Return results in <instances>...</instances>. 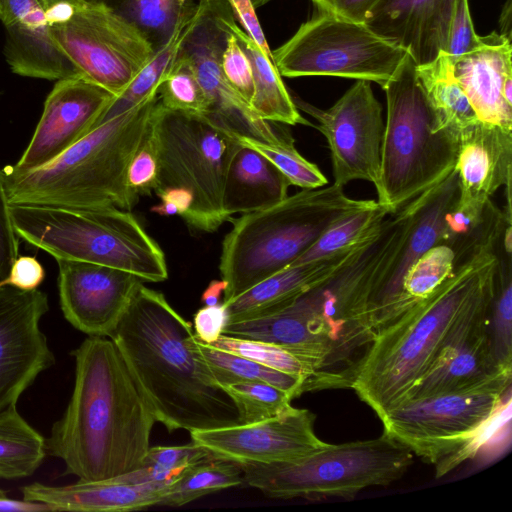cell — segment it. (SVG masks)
<instances>
[{
	"mask_svg": "<svg viewBox=\"0 0 512 512\" xmlns=\"http://www.w3.org/2000/svg\"><path fill=\"white\" fill-rule=\"evenodd\" d=\"M233 12L236 22L260 47L265 55L273 60L272 51L264 36L255 8L250 0H226ZM274 61V60H273Z\"/></svg>",
	"mask_w": 512,
	"mask_h": 512,
	"instance_id": "obj_49",
	"label": "cell"
},
{
	"mask_svg": "<svg viewBox=\"0 0 512 512\" xmlns=\"http://www.w3.org/2000/svg\"><path fill=\"white\" fill-rule=\"evenodd\" d=\"M497 266L487 312V330L494 358L505 371L512 370V254L497 241Z\"/></svg>",
	"mask_w": 512,
	"mask_h": 512,
	"instance_id": "obj_32",
	"label": "cell"
},
{
	"mask_svg": "<svg viewBox=\"0 0 512 512\" xmlns=\"http://www.w3.org/2000/svg\"><path fill=\"white\" fill-rule=\"evenodd\" d=\"M171 485V484H170ZM169 484H128L115 478L50 486L34 482L20 488L26 500L51 507L52 512H122L160 505Z\"/></svg>",
	"mask_w": 512,
	"mask_h": 512,
	"instance_id": "obj_25",
	"label": "cell"
},
{
	"mask_svg": "<svg viewBox=\"0 0 512 512\" xmlns=\"http://www.w3.org/2000/svg\"><path fill=\"white\" fill-rule=\"evenodd\" d=\"M44 512L50 511L52 509L50 506L26 499H13L11 498L5 490L0 489V512Z\"/></svg>",
	"mask_w": 512,
	"mask_h": 512,
	"instance_id": "obj_52",
	"label": "cell"
},
{
	"mask_svg": "<svg viewBox=\"0 0 512 512\" xmlns=\"http://www.w3.org/2000/svg\"><path fill=\"white\" fill-rule=\"evenodd\" d=\"M46 454V439L21 416L16 405L0 411V480L33 475Z\"/></svg>",
	"mask_w": 512,
	"mask_h": 512,
	"instance_id": "obj_30",
	"label": "cell"
},
{
	"mask_svg": "<svg viewBox=\"0 0 512 512\" xmlns=\"http://www.w3.org/2000/svg\"><path fill=\"white\" fill-rule=\"evenodd\" d=\"M196 346L214 380L222 388L237 382L258 381L286 391L293 399L303 394L304 379L299 376L281 372L254 360L218 349L197 337Z\"/></svg>",
	"mask_w": 512,
	"mask_h": 512,
	"instance_id": "obj_31",
	"label": "cell"
},
{
	"mask_svg": "<svg viewBox=\"0 0 512 512\" xmlns=\"http://www.w3.org/2000/svg\"><path fill=\"white\" fill-rule=\"evenodd\" d=\"M226 283L221 280H213L209 283L201 296V301L205 306L217 305L221 296L224 294Z\"/></svg>",
	"mask_w": 512,
	"mask_h": 512,
	"instance_id": "obj_53",
	"label": "cell"
},
{
	"mask_svg": "<svg viewBox=\"0 0 512 512\" xmlns=\"http://www.w3.org/2000/svg\"><path fill=\"white\" fill-rule=\"evenodd\" d=\"M416 72L434 113L436 131L459 144L464 132L480 119L453 75L452 60L442 51L432 62L416 65Z\"/></svg>",
	"mask_w": 512,
	"mask_h": 512,
	"instance_id": "obj_28",
	"label": "cell"
},
{
	"mask_svg": "<svg viewBox=\"0 0 512 512\" xmlns=\"http://www.w3.org/2000/svg\"><path fill=\"white\" fill-rule=\"evenodd\" d=\"M492 290L493 287L487 289L478 298L432 366L409 391L404 403L487 387L510 388L511 372L497 364L487 330Z\"/></svg>",
	"mask_w": 512,
	"mask_h": 512,
	"instance_id": "obj_17",
	"label": "cell"
},
{
	"mask_svg": "<svg viewBox=\"0 0 512 512\" xmlns=\"http://www.w3.org/2000/svg\"><path fill=\"white\" fill-rule=\"evenodd\" d=\"M234 20L226 0H199L179 52L191 62L206 95L208 111L204 115L236 135L279 143L284 135L259 118L223 77L221 56Z\"/></svg>",
	"mask_w": 512,
	"mask_h": 512,
	"instance_id": "obj_14",
	"label": "cell"
},
{
	"mask_svg": "<svg viewBox=\"0 0 512 512\" xmlns=\"http://www.w3.org/2000/svg\"><path fill=\"white\" fill-rule=\"evenodd\" d=\"M109 338L156 421L169 432L242 424L237 405L199 354L192 324L161 292L141 283Z\"/></svg>",
	"mask_w": 512,
	"mask_h": 512,
	"instance_id": "obj_2",
	"label": "cell"
},
{
	"mask_svg": "<svg viewBox=\"0 0 512 512\" xmlns=\"http://www.w3.org/2000/svg\"><path fill=\"white\" fill-rule=\"evenodd\" d=\"M297 108L312 115L315 126L329 146L334 185L344 187L353 180L379 184L381 146L385 123L382 106L371 82L355 83L327 110H320L292 97Z\"/></svg>",
	"mask_w": 512,
	"mask_h": 512,
	"instance_id": "obj_15",
	"label": "cell"
},
{
	"mask_svg": "<svg viewBox=\"0 0 512 512\" xmlns=\"http://www.w3.org/2000/svg\"><path fill=\"white\" fill-rule=\"evenodd\" d=\"M159 168L158 145L152 115L146 133L127 169V185L132 195L138 199L139 196L154 192L158 186Z\"/></svg>",
	"mask_w": 512,
	"mask_h": 512,
	"instance_id": "obj_42",
	"label": "cell"
},
{
	"mask_svg": "<svg viewBox=\"0 0 512 512\" xmlns=\"http://www.w3.org/2000/svg\"><path fill=\"white\" fill-rule=\"evenodd\" d=\"M155 193L162 202H168L174 205L178 210V215L183 219L187 216L192 207V194L185 188L167 187Z\"/></svg>",
	"mask_w": 512,
	"mask_h": 512,
	"instance_id": "obj_51",
	"label": "cell"
},
{
	"mask_svg": "<svg viewBox=\"0 0 512 512\" xmlns=\"http://www.w3.org/2000/svg\"><path fill=\"white\" fill-rule=\"evenodd\" d=\"M456 0H378L364 24L407 50L416 65L445 52Z\"/></svg>",
	"mask_w": 512,
	"mask_h": 512,
	"instance_id": "obj_21",
	"label": "cell"
},
{
	"mask_svg": "<svg viewBox=\"0 0 512 512\" xmlns=\"http://www.w3.org/2000/svg\"><path fill=\"white\" fill-rule=\"evenodd\" d=\"M289 181L262 154L240 143L226 174L223 208L230 219L272 206L287 197Z\"/></svg>",
	"mask_w": 512,
	"mask_h": 512,
	"instance_id": "obj_26",
	"label": "cell"
},
{
	"mask_svg": "<svg viewBox=\"0 0 512 512\" xmlns=\"http://www.w3.org/2000/svg\"><path fill=\"white\" fill-rule=\"evenodd\" d=\"M45 13L57 45L77 71L116 97L155 53L136 25L102 1L59 4Z\"/></svg>",
	"mask_w": 512,
	"mask_h": 512,
	"instance_id": "obj_11",
	"label": "cell"
},
{
	"mask_svg": "<svg viewBox=\"0 0 512 512\" xmlns=\"http://www.w3.org/2000/svg\"><path fill=\"white\" fill-rule=\"evenodd\" d=\"M228 321V311L223 302L213 306L204 305L194 314V334L202 342L212 344L223 334Z\"/></svg>",
	"mask_w": 512,
	"mask_h": 512,
	"instance_id": "obj_47",
	"label": "cell"
},
{
	"mask_svg": "<svg viewBox=\"0 0 512 512\" xmlns=\"http://www.w3.org/2000/svg\"><path fill=\"white\" fill-rule=\"evenodd\" d=\"M212 457L215 456L210 451L192 441L179 446L150 447L141 465L163 469L179 478L193 465Z\"/></svg>",
	"mask_w": 512,
	"mask_h": 512,
	"instance_id": "obj_43",
	"label": "cell"
},
{
	"mask_svg": "<svg viewBox=\"0 0 512 512\" xmlns=\"http://www.w3.org/2000/svg\"><path fill=\"white\" fill-rule=\"evenodd\" d=\"M316 416L292 407L263 421L190 432L194 443L215 457L237 463L270 464L293 461L325 448L315 434Z\"/></svg>",
	"mask_w": 512,
	"mask_h": 512,
	"instance_id": "obj_18",
	"label": "cell"
},
{
	"mask_svg": "<svg viewBox=\"0 0 512 512\" xmlns=\"http://www.w3.org/2000/svg\"><path fill=\"white\" fill-rule=\"evenodd\" d=\"M351 248L320 261L288 266L223 303L228 323L262 316L289 303L334 271Z\"/></svg>",
	"mask_w": 512,
	"mask_h": 512,
	"instance_id": "obj_27",
	"label": "cell"
},
{
	"mask_svg": "<svg viewBox=\"0 0 512 512\" xmlns=\"http://www.w3.org/2000/svg\"><path fill=\"white\" fill-rule=\"evenodd\" d=\"M158 91L101 123L51 162L25 172L2 169L9 204L131 210L137 198L127 185L128 165L158 102Z\"/></svg>",
	"mask_w": 512,
	"mask_h": 512,
	"instance_id": "obj_5",
	"label": "cell"
},
{
	"mask_svg": "<svg viewBox=\"0 0 512 512\" xmlns=\"http://www.w3.org/2000/svg\"><path fill=\"white\" fill-rule=\"evenodd\" d=\"M9 210L18 237L55 260L109 266L145 282L168 278L164 252L129 210L35 204H9Z\"/></svg>",
	"mask_w": 512,
	"mask_h": 512,
	"instance_id": "obj_7",
	"label": "cell"
},
{
	"mask_svg": "<svg viewBox=\"0 0 512 512\" xmlns=\"http://www.w3.org/2000/svg\"><path fill=\"white\" fill-rule=\"evenodd\" d=\"M382 88L387 113L376 191L377 203L390 214L454 170L459 144L436 131L434 113L409 53Z\"/></svg>",
	"mask_w": 512,
	"mask_h": 512,
	"instance_id": "obj_8",
	"label": "cell"
},
{
	"mask_svg": "<svg viewBox=\"0 0 512 512\" xmlns=\"http://www.w3.org/2000/svg\"><path fill=\"white\" fill-rule=\"evenodd\" d=\"M48 310L42 291L0 286V411L17 405L38 375L55 363L40 329Z\"/></svg>",
	"mask_w": 512,
	"mask_h": 512,
	"instance_id": "obj_16",
	"label": "cell"
},
{
	"mask_svg": "<svg viewBox=\"0 0 512 512\" xmlns=\"http://www.w3.org/2000/svg\"><path fill=\"white\" fill-rule=\"evenodd\" d=\"M511 0H507L500 15V34L511 39Z\"/></svg>",
	"mask_w": 512,
	"mask_h": 512,
	"instance_id": "obj_54",
	"label": "cell"
},
{
	"mask_svg": "<svg viewBox=\"0 0 512 512\" xmlns=\"http://www.w3.org/2000/svg\"><path fill=\"white\" fill-rule=\"evenodd\" d=\"M39 3L42 5L44 10H48L56 5L59 4H65V3H73L79 0H38Z\"/></svg>",
	"mask_w": 512,
	"mask_h": 512,
	"instance_id": "obj_55",
	"label": "cell"
},
{
	"mask_svg": "<svg viewBox=\"0 0 512 512\" xmlns=\"http://www.w3.org/2000/svg\"><path fill=\"white\" fill-rule=\"evenodd\" d=\"M231 32L248 56L253 74L252 111L267 122L288 125H311L298 111L274 61L263 53L256 42L237 25L231 23Z\"/></svg>",
	"mask_w": 512,
	"mask_h": 512,
	"instance_id": "obj_29",
	"label": "cell"
},
{
	"mask_svg": "<svg viewBox=\"0 0 512 512\" xmlns=\"http://www.w3.org/2000/svg\"><path fill=\"white\" fill-rule=\"evenodd\" d=\"M454 169L459 184L456 205L484 209L512 180V130L479 120L462 135Z\"/></svg>",
	"mask_w": 512,
	"mask_h": 512,
	"instance_id": "obj_24",
	"label": "cell"
},
{
	"mask_svg": "<svg viewBox=\"0 0 512 512\" xmlns=\"http://www.w3.org/2000/svg\"><path fill=\"white\" fill-rule=\"evenodd\" d=\"M483 42L474 29L468 0H456L445 53L455 59L478 48Z\"/></svg>",
	"mask_w": 512,
	"mask_h": 512,
	"instance_id": "obj_45",
	"label": "cell"
},
{
	"mask_svg": "<svg viewBox=\"0 0 512 512\" xmlns=\"http://www.w3.org/2000/svg\"><path fill=\"white\" fill-rule=\"evenodd\" d=\"M269 1H271V0H250V2L252 3V5L255 9L263 6L264 4L268 3Z\"/></svg>",
	"mask_w": 512,
	"mask_h": 512,
	"instance_id": "obj_56",
	"label": "cell"
},
{
	"mask_svg": "<svg viewBox=\"0 0 512 512\" xmlns=\"http://www.w3.org/2000/svg\"><path fill=\"white\" fill-rule=\"evenodd\" d=\"M511 39L492 32L475 50L452 60L453 75L478 118L512 130Z\"/></svg>",
	"mask_w": 512,
	"mask_h": 512,
	"instance_id": "obj_22",
	"label": "cell"
},
{
	"mask_svg": "<svg viewBox=\"0 0 512 512\" xmlns=\"http://www.w3.org/2000/svg\"><path fill=\"white\" fill-rule=\"evenodd\" d=\"M420 202L371 227L327 277L275 311L229 322L223 334L289 348L312 370L303 393L351 385L379 331L393 317L381 293Z\"/></svg>",
	"mask_w": 512,
	"mask_h": 512,
	"instance_id": "obj_1",
	"label": "cell"
},
{
	"mask_svg": "<svg viewBox=\"0 0 512 512\" xmlns=\"http://www.w3.org/2000/svg\"><path fill=\"white\" fill-rule=\"evenodd\" d=\"M510 388L487 387L408 401L387 411L383 432L442 477L464 460Z\"/></svg>",
	"mask_w": 512,
	"mask_h": 512,
	"instance_id": "obj_12",
	"label": "cell"
},
{
	"mask_svg": "<svg viewBox=\"0 0 512 512\" xmlns=\"http://www.w3.org/2000/svg\"><path fill=\"white\" fill-rule=\"evenodd\" d=\"M5 59L12 72L60 80L79 73L57 45L38 0H4Z\"/></svg>",
	"mask_w": 512,
	"mask_h": 512,
	"instance_id": "obj_23",
	"label": "cell"
},
{
	"mask_svg": "<svg viewBox=\"0 0 512 512\" xmlns=\"http://www.w3.org/2000/svg\"><path fill=\"white\" fill-rule=\"evenodd\" d=\"M115 98L80 73L57 80L29 144L10 168L25 172L51 162L89 133Z\"/></svg>",
	"mask_w": 512,
	"mask_h": 512,
	"instance_id": "obj_19",
	"label": "cell"
},
{
	"mask_svg": "<svg viewBox=\"0 0 512 512\" xmlns=\"http://www.w3.org/2000/svg\"><path fill=\"white\" fill-rule=\"evenodd\" d=\"M56 262L65 319L88 336L110 337L144 281L109 266L66 259Z\"/></svg>",
	"mask_w": 512,
	"mask_h": 512,
	"instance_id": "obj_20",
	"label": "cell"
},
{
	"mask_svg": "<svg viewBox=\"0 0 512 512\" xmlns=\"http://www.w3.org/2000/svg\"><path fill=\"white\" fill-rule=\"evenodd\" d=\"M136 25L155 51L165 44L198 0H99Z\"/></svg>",
	"mask_w": 512,
	"mask_h": 512,
	"instance_id": "obj_34",
	"label": "cell"
},
{
	"mask_svg": "<svg viewBox=\"0 0 512 512\" xmlns=\"http://www.w3.org/2000/svg\"><path fill=\"white\" fill-rule=\"evenodd\" d=\"M241 483L243 472L239 463L212 457L193 465L173 482L160 505L183 506Z\"/></svg>",
	"mask_w": 512,
	"mask_h": 512,
	"instance_id": "obj_35",
	"label": "cell"
},
{
	"mask_svg": "<svg viewBox=\"0 0 512 512\" xmlns=\"http://www.w3.org/2000/svg\"><path fill=\"white\" fill-rule=\"evenodd\" d=\"M223 388L237 405L242 424L273 418L293 407L290 394L265 382L244 381Z\"/></svg>",
	"mask_w": 512,
	"mask_h": 512,
	"instance_id": "obj_40",
	"label": "cell"
},
{
	"mask_svg": "<svg viewBox=\"0 0 512 512\" xmlns=\"http://www.w3.org/2000/svg\"><path fill=\"white\" fill-rule=\"evenodd\" d=\"M210 345L272 369L299 376L304 379L303 387L312 374L310 366L303 358L278 344L222 334Z\"/></svg>",
	"mask_w": 512,
	"mask_h": 512,
	"instance_id": "obj_39",
	"label": "cell"
},
{
	"mask_svg": "<svg viewBox=\"0 0 512 512\" xmlns=\"http://www.w3.org/2000/svg\"><path fill=\"white\" fill-rule=\"evenodd\" d=\"M318 10L364 23L378 0H312Z\"/></svg>",
	"mask_w": 512,
	"mask_h": 512,
	"instance_id": "obj_50",
	"label": "cell"
},
{
	"mask_svg": "<svg viewBox=\"0 0 512 512\" xmlns=\"http://www.w3.org/2000/svg\"><path fill=\"white\" fill-rule=\"evenodd\" d=\"M221 71L227 84L250 106L253 96L252 67L231 28L221 56Z\"/></svg>",
	"mask_w": 512,
	"mask_h": 512,
	"instance_id": "obj_44",
	"label": "cell"
},
{
	"mask_svg": "<svg viewBox=\"0 0 512 512\" xmlns=\"http://www.w3.org/2000/svg\"><path fill=\"white\" fill-rule=\"evenodd\" d=\"M45 277L42 264L32 256H18L0 286L8 285L24 291L38 289Z\"/></svg>",
	"mask_w": 512,
	"mask_h": 512,
	"instance_id": "obj_48",
	"label": "cell"
},
{
	"mask_svg": "<svg viewBox=\"0 0 512 512\" xmlns=\"http://www.w3.org/2000/svg\"><path fill=\"white\" fill-rule=\"evenodd\" d=\"M455 253L446 244H436L418 257L405 271L401 290L408 298L419 301L428 297L454 272Z\"/></svg>",
	"mask_w": 512,
	"mask_h": 512,
	"instance_id": "obj_38",
	"label": "cell"
},
{
	"mask_svg": "<svg viewBox=\"0 0 512 512\" xmlns=\"http://www.w3.org/2000/svg\"><path fill=\"white\" fill-rule=\"evenodd\" d=\"M413 454L383 432L370 440L328 444L303 458L270 464L239 463L243 482L272 498L354 497L402 478Z\"/></svg>",
	"mask_w": 512,
	"mask_h": 512,
	"instance_id": "obj_9",
	"label": "cell"
},
{
	"mask_svg": "<svg viewBox=\"0 0 512 512\" xmlns=\"http://www.w3.org/2000/svg\"><path fill=\"white\" fill-rule=\"evenodd\" d=\"M4 16V0H0V20H2Z\"/></svg>",
	"mask_w": 512,
	"mask_h": 512,
	"instance_id": "obj_57",
	"label": "cell"
},
{
	"mask_svg": "<svg viewBox=\"0 0 512 512\" xmlns=\"http://www.w3.org/2000/svg\"><path fill=\"white\" fill-rule=\"evenodd\" d=\"M496 246L455 265L428 297L386 324L372 342L351 385L378 416L404 403L432 366L497 266Z\"/></svg>",
	"mask_w": 512,
	"mask_h": 512,
	"instance_id": "obj_4",
	"label": "cell"
},
{
	"mask_svg": "<svg viewBox=\"0 0 512 512\" xmlns=\"http://www.w3.org/2000/svg\"><path fill=\"white\" fill-rule=\"evenodd\" d=\"M239 142L253 148L267 158L289 181L302 189L323 187L328 180L314 163L302 156L289 136L279 143H267L236 135Z\"/></svg>",
	"mask_w": 512,
	"mask_h": 512,
	"instance_id": "obj_37",
	"label": "cell"
},
{
	"mask_svg": "<svg viewBox=\"0 0 512 512\" xmlns=\"http://www.w3.org/2000/svg\"><path fill=\"white\" fill-rule=\"evenodd\" d=\"M197 5L180 22L169 40L155 51L153 57L141 69L129 86L114 99L111 105L97 121L94 128L101 123L137 106L151 94L158 91L159 86L165 79L176 58L188 25L196 12Z\"/></svg>",
	"mask_w": 512,
	"mask_h": 512,
	"instance_id": "obj_33",
	"label": "cell"
},
{
	"mask_svg": "<svg viewBox=\"0 0 512 512\" xmlns=\"http://www.w3.org/2000/svg\"><path fill=\"white\" fill-rule=\"evenodd\" d=\"M387 215L378 204L341 217L289 266L320 261L348 250Z\"/></svg>",
	"mask_w": 512,
	"mask_h": 512,
	"instance_id": "obj_36",
	"label": "cell"
},
{
	"mask_svg": "<svg viewBox=\"0 0 512 512\" xmlns=\"http://www.w3.org/2000/svg\"><path fill=\"white\" fill-rule=\"evenodd\" d=\"M378 205L348 197L331 185L302 189L267 208L232 220L219 263L226 283L223 303L291 265L341 217Z\"/></svg>",
	"mask_w": 512,
	"mask_h": 512,
	"instance_id": "obj_6",
	"label": "cell"
},
{
	"mask_svg": "<svg viewBox=\"0 0 512 512\" xmlns=\"http://www.w3.org/2000/svg\"><path fill=\"white\" fill-rule=\"evenodd\" d=\"M18 238L11 219L3 172L0 169V282L8 276L18 257Z\"/></svg>",
	"mask_w": 512,
	"mask_h": 512,
	"instance_id": "obj_46",
	"label": "cell"
},
{
	"mask_svg": "<svg viewBox=\"0 0 512 512\" xmlns=\"http://www.w3.org/2000/svg\"><path fill=\"white\" fill-rule=\"evenodd\" d=\"M160 104L169 110L206 114L208 102L191 62L179 51L158 88Z\"/></svg>",
	"mask_w": 512,
	"mask_h": 512,
	"instance_id": "obj_41",
	"label": "cell"
},
{
	"mask_svg": "<svg viewBox=\"0 0 512 512\" xmlns=\"http://www.w3.org/2000/svg\"><path fill=\"white\" fill-rule=\"evenodd\" d=\"M75 381L69 403L46 439L65 474L98 481L141 466L156 419L116 345L88 336L71 352Z\"/></svg>",
	"mask_w": 512,
	"mask_h": 512,
	"instance_id": "obj_3",
	"label": "cell"
},
{
	"mask_svg": "<svg viewBox=\"0 0 512 512\" xmlns=\"http://www.w3.org/2000/svg\"><path fill=\"white\" fill-rule=\"evenodd\" d=\"M407 54L364 23L321 10L272 51L284 77L337 76L376 82L381 87Z\"/></svg>",
	"mask_w": 512,
	"mask_h": 512,
	"instance_id": "obj_13",
	"label": "cell"
},
{
	"mask_svg": "<svg viewBox=\"0 0 512 512\" xmlns=\"http://www.w3.org/2000/svg\"><path fill=\"white\" fill-rule=\"evenodd\" d=\"M153 123L160 166L154 192L187 189L193 204L184 221L198 231H216L229 220L223 190L230 161L240 146L236 134L204 114L166 109L159 99Z\"/></svg>",
	"mask_w": 512,
	"mask_h": 512,
	"instance_id": "obj_10",
	"label": "cell"
}]
</instances>
